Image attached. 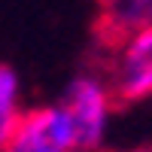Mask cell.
I'll return each instance as SVG.
<instances>
[{
    "instance_id": "obj_1",
    "label": "cell",
    "mask_w": 152,
    "mask_h": 152,
    "mask_svg": "<svg viewBox=\"0 0 152 152\" xmlns=\"http://www.w3.org/2000/svg\"><path fill=\"white\" fill-rule=\"evenodd\" d=\"M116 49L110 70V100L113 107H128L143 97H152V21L128 31Z\"/></svg>"
},
{
    "instance_id": "obj_2",
    "label": "cell",
    "mask_w": 152,
    "mask_h": 152,
    "mask_svg": "<svg viewBox=\"0 0 152 152\" xmlns=\"http://www.w3.org/2000/svg\"><path fill=\"white\" fill-rule=\"evenodd\" d=\"M64 113L73 125V143L79 152L97 149L100 137H104V125L110 116V91L107 85L94 79V76H76L64 91Z\"/></svg>"
},
{
    "instance_id": "obj_3",
    "label": "cell",
    "mask_w": 152,
    "mask_h": 152,
    "mask_svg": "<svg viewBox=\"0 0 152 152\" xmlns=\"http://www.w3.org/2000/svg\"><path fill=\"white\" fill-rule=\"evenodd\" d=\"M73 125L64 107H37L18 113L3 152H73Z\"/></svg>"
},
{
    "instance_id": "obj_4",
    "label": "cell",
    "mask_w": 152,
    "mask_h": 152,
    "mask_svg": "<svg viewBox=\"0 0 152 152\" xmlns=\"http://www.w3.org/2000/svg\"><path fill=\"white\" fill-rule=\"evenodd\" d=\"M15 94H18V79L6 64H0V152H3L12 128L18 122V107H15Z\"/></svg>"
},
{
    "instance_id": "obj_5",
    "label": "cell",
    "mask_w": 152,
    "mask_h": 152,
    "mask_svg": "<svg viewBox=\"0 0 152 152\" xmlns=\"http://www.w3.org/2000/svg\"><path fill=\"white\" fill-rule=\"evenodd\" d=\"M128 152H152V146H140V149H128Z\"/></svg>"
}]
</instances>
